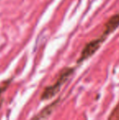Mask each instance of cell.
Wrapping results in <instances>:
<instances>
[{
  "instance_id": "obj_1",
  "label": "cell",
  "mask_w": 119,
  "mask_h": 120,
  "mask_svg": "<svg viewBox=\"0 0 119 120\" xmlns=\"http://www.w3.org/2000/svg\"><path fill=\"white\" fill-rule=\"evenodd\" d=\"M73 71V69L72 68H65V70H63V71L60 73L57 81L53 85L49 86V87H47L44 90V92H43V95H42V99L48 100L54 97L60 90L61 86L66 82L67 79H69V77L72 74Z\"/></svg>"
},
{
  "instance_id": "obj_2",
  "label": "cell",
  "mask_w": 119,
  "mask_h": 120,
  "mask_svg": "<svg viewBox=\"0 0 119 120\" xmlns=\"http://www.w3.org/2000/svg\"><path fill=\"white\" fill-rule=\"evenodd\" d=\"M105 37L102 35L101 37L98 38H95V39L92 40V41L89 42L86 46L84 47L83 52L81 53L79 59H78V62H82L83 60H87V58H89L90 56H91L95 52L99 49L100 47L101 43H103V41L105 40Z\"/></svg>"
},
{
  "instance_id": "obj_3",
  "label": "cell",
  "mask_w": 119,
  "mask_h": 120,
  "mask_svg": "<svg viewBox=\"0 0 119 120\" xmlns=\"http://www.w3.org/2000/svg\"><path fill=\"white\" fill-rule=\"evenodd\" d=\"M119 25V14H116L113 16L105 25V30H104L103 36H106L108 34L113 32L114 30H116Z\"/></svg>"
},
{
  "instance_id": "obj_4",
  "label": "cell",
  "mask_w": 119,
  "mask_h": 120,
  "mask_svg": "<svg viewBox=\"0 0 119 120\" xmlns=\"http://www.w3.org/2000/svg\"><path fill=\"white\" fill-rule=\"evenodd\" d=\"M59 103V101H55L54 102H52L51 104H50L49 105H47L44 109L41 111L39 114L37 116H35L32 120H44L46 119L47 117H49L51 114V113L53 112L56 107L57 106V104Z\"/></svg>"
}]
</instances>
